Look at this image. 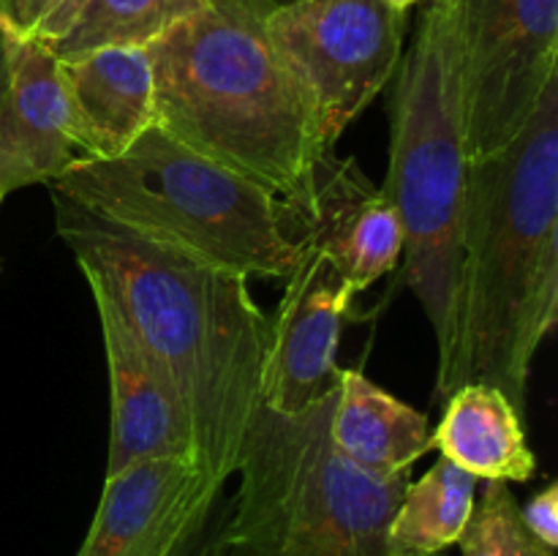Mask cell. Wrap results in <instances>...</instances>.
I'll return each instance as SVG.
<instances>
[{
    "instance_id": "6da1fadb",
    "label": "cell",
    "mask_w": 558,
    "mask_h": 556,
    "mask_svg": "<svg viewBox=\"0 0 558 556\" xmlns=\"http://www.w3.org/2000/svg\"><path fill=\"white\" fill-rule=\"evenodd\" d=\"M54 229L178 392L194 461L227 485L262 412L270 319L240 273L153 243L54 194Z\"/></svg>"
},
{
    "instance_id": "7a4b0ae2",
    "label": "cell",
    "mask_w": 558,
    "mask_h": 556,
    "mask_svg": "<svg viewBox=\"0 0 558 556\" xmlns=\"http://www.w3.org/2000/svg\"><path fill=\"white\" fill-rule=\"evenodd\" d=\"M556 322L558 76L526 129L469 167L456 343L436 374V401L480 382L526 418L532 363Z\"/></svg>"
},
{
    "instance_id": "3957f363",
    "label": "cell",
    "mask_w": 558,
    "mask_h": 556,
    "mask_svg": "<svg viewBox=\"0 0 558 556\" xmlns=\"http://www.w3.org/2000/svg\"><path fill=\"white\" fill-rule=\"evenodd\" d=\"M256 0H207L147 47L156 125L281 200L308 191L325 153L314 114Z\"/></svg>"
},
{
    "instance_id": "277c9868",
    "label": "cell",
    "mask_w": 558,
    "mask_h": 556,
    "mask_svg": "<svg viewBox=\"0 0 558 556\" xmlns=\"http://www.w3.org/2000/svg\"><path fill=\"white\" fill-rule=\"evenodd\" d=\"M49 191L245 278H289L308 249L292 202L191 150L156 123L123 156L76 158Z\"/></svg>"
},
{
    "instance_id": "5b68a950",
    "label": "cell",
    "mask_w": 558,
    "mask_h": 556,
    "mask_svg": "<svg viewBox=\"0 0 558 556\" xmlns=\"http://www.w3.org/2000/svg\"><path fill=\"white\" fill-rule=\"evenodd\" d=\"M390 169L381 194L403 227V283L436 338L439 368L456 343L463 210L472 158L461 85L458 0H428L392 76Z\"/></svg>"
},
{
    "instance_id": "8992f818",
    "label": "cell",
    "mask_w": 558,
    "mask_h": 556,
    "mask_svg": "<svg viewBox=\"0 0 558 556\" xmlns=\"http://www.w3.org/2000/svg\"><path fill=\"white\" fill-rule=\"evenodd\" d=\"M332 401L303 418L262 407L213 556H396L387 532L412 480L343 458L330 439Z\"/></svg>"
},
{
    "instance_id": "52a82bcc",
    "label": "cell",
    "mask_w": 558,
    "mask_h": 556,
    "mask_svg": "<svg viewBox=\"0 0 558 556\" xmlns=\"http://www.w3.org/2000/svg\"><path fill=\"white\" fill-rule=\"evenodd\" d=\"M267 33L314 114L325 150L396 76L407 14L387 0H298L267 16Z\"/></svg>"
},
{
    "instance_id": "ba28073f",
    "label": "cell",
    "mask_w": 558,
    "mask_h": 556,
    "mask_svg": "<svg viewBox=\"0 0 558 556\" xmlns=\"http://www.w3.org/2000/svg\"><path fill=\"white\" fill-rule=\"evenodd\" d=\"M472 161L501 153L558 76V0H458Z\"/></svg>"
},
{
    "instance_id": "9c48e42d",
    "label": "cell",
    "mask_w": 558,
    "mask_h": 556,
    "mask_svg": "<svg viewBox=\"0 0 558 556\" xmlns=\"http://www.w3.org/2000/svg\"><path fill=\"white\" fill-rule=\"evenodd\" d=\"M354 289L338 267L308 245L287 278L270 319L262 403L283 418H303L336 398L343 368L338 365L341 330Z\"/></svg>"
},
{
    "instance_id": "30bf717a",
    "label": "cell",
    "mask_w": 558,
    "mask_h": 556,
    "mask_svg": "<svg viewBox=\"0 0 558 556\" xmlns=\"http://www.w3.org/2000/svg\"><path fill=\"white\" fill-rule=\"evenodd\" d=\"M221 501V485L189 458L136 463L104 478L76 556H180Z\"/></svg>"
},
{
    "instance_id": "8fae6325",
    "label": "cell",
    "mask_w": 558,
    "mask_h": 556,
    "mask_svg": "<svg viewBox=\"0 0 558 556\" xmlns=\"http://www.w3.org/2000/svg\"><path fill=\"white\" fill-rule=\"evenodd\" d=\"M292 207L305 243L319 249L338 267L354 294L385 278L401 262V218L352 156L325 153L316 161L308 191Z\"/></svg>"
},
{
    "instance_id": "7c38bea8",
    "label": "cell",
    "mask_w": 558,
    "mask_h": 556,
    "mask_svg": "<svg viewBox=\"0 0 558 556\" xmlns=\"http://www.w3.org/2000/svg\"><path fill=\"white\" fill-rule=\"evenodd\" d=\"M90 292L101 325L109 398H112L109 458L104 478H114L136 463L163 461V458L194 461L189 418L167 374L136 341L107 294L98 289Z\"/></svg>"
},
{
    "instance_id": "4fadbf2b",
    "label": "cell",
    "mask_w": 558,
    "mask_h": 556,
    "mask_svg": "<svg viewBox=\"0 0 558 556\" xmlns=\"http://www.w3.org/2000/svg\"><path fill=\"white\" fill-rule=\"evenodd\" d=\"M3 33V31H0ZM5 85L0 93V189L3 194L52 183L80 150L71 136L60 60L33 38L3 33Z\"/></svg>"
},
{
    "instance_id": "5bb4252c",
    "label": "cell",
    "mask_w": 558,
    "mask_h": 556,
    "mask_svg": "<svg viewBox=\"0 0 558 556\" xmlns=\"http://www.w3.org/2000/svg\"><path fill=\"white\" fill-rule=\"evenodd\" d=\"M80 158H118L156 123L147 49H101L60 63Z\"/></svg>"
},
{
    "instance_id": "9a60e30c",
    "label": "cell",
    "mask_w": 558,
    "mask_h": 556,
    "mask_svg": "<svg viewBox=\"0 0 558 556\" xmlns=\"http://www.w3.org/2000/svg\"><path fill=\"white\" fill-rule=\"evenodd\" d=\"M330 439L343 458L376 478L412 474V467L434 450L428 414L390 396L360 368H343L330 409Z\"/></svg>"
},
{
    "instance_id": "2e32d148",
    "label": "cell",
    "mask_w": 558,
    "mask_h": 556,
    "mask_svg": "<svg viewBox=\"0 0 558 556\" xmlns=\"http://www.w3.org/2000/svg\"><path fill=\"white\" fill-rule=\"evenodd\" d=\"M434 447L485 483H529L537 472L523 414L499 387L480 382L461 385L447 396L441 423L434 428Z\"/></svg>"
},
{
    "instance_id": "e0dca14e",
    "label": "cell",
    "mask_w": 558,
    "mask_h": 556,
    "mask_svg": "<svg viewBox=\"0 0 558 556\" xmlns=\"http://www.w3.org/2000/svg\"><path fill=\"white\" fill-rule=\"evenodd\" d=\"M207 0H69L33 41L60 63L101 49H147Z\"/></svg>"
},
{
    "instance_id": "ac0fdd59",
    "label": "cell",
    "mask_w": 558,
    "mask_h": 556,
    "mask_svg": "<svg viewBox=\"0 0 558 556\" xmlns=\"http://www.w3.org/2000/svg\"><path fill=\"white\" fill-rule=\"evenodd\" d=\"M477 501V478L445 456L409 483L390 521L387 543L396 556H439L458 545Z\"/></svg>"
},
{
    "instance_id": "d6986e66",
    "label": "cell",
    "mask_w": 558,
    "mask_h": 556,
    "mask_svg": "<svg viewBox=\"0 0 558 556\" xmlns=\"http://www.w3.org/2000/svg\"><path fill=\"white\" fill-rule=\"evenodd\" d=\"M458 545L461 556H556L529 532L510 483L501 480L485 483Z\"/></svg>"
},
{
    "instance_id": "ffe728a7",
    "label": "cell",
    "mask_w": 558,
    "mask_h": 556,
    "mask_svg": "<svg viewBox=\"0 0 558 556\" xmlns=\"http://www.w3.org/2000/svg\"><path fill=\"white\" fill-rule=\"evenodd\" d=\"M69 0H0V31L14 38H33Z\"/></svg>"
},
{
    "instance_id": "44dd1931",
    "label": "cell",
    "mask_w": 558,
    "mask_h": 556,
    "mask_svg": "<svg viewBox=\"0 0 558 556\" xmlns=\"http://www.w3.org/2000/svg\"><path fill=\"white\" fill-rule=\"evenodd\" d=\"M521 521L526 523L529 532L548 545L550 551H558V485L548 483L543 491L532 496L521 507Z\"/></svg>"
},
{
    "instance_id": "7402d4cb",
    "label": "cell",
    "mask_w": 558,
    "mask_h": 556,
    "mask_svg": "<svg viewBox=\"0 0 558 556\" xmlns=\"http://www.w3.org/2000/svg\"><path fill=\"white\" fill-rule=\"evenodd\" d=\"M223 499H227V496H223ZM221 510H223V501L218 505V510L213 512L210 521L194 534V540L185 545L180 556H213V551H216V529H218V521H221Z\"/></svg>"
},
{
    "instance_id": "603a6c76",
    "label": "cell",
    "mask_w": 558,
    "mask_h": 556,
    "mask_svg": "<svg viewBox=\"0 0 558 556\" xmlns=\"http://www.w3.org/2000/svg\"><path fill=\"white\" fill-rule=\"evenodd\" d=\"M256 3L262 5V9H267L272 14V11H278V9H287V5H292V3H298V0H256Z\"/></svg>"
},
{
    "instance_id": "cb8c5ba5",
    "label": "cell",
    "mask_w": 558,
    "mask_h": 556,
    "mask_svg": "<svg viewBox=\"0 0 558 556\" xmlns=\"http://www.w3.org/2000/svg\"><path fill=\"white\" fill-rule=\"evenodd\" d=\"M387 3L392 5V9L403 11V14H409V9H414L417 3H423V0H387Z\"/></svg>"
},
{
    "instance_id": "d4e9b609",
    "label": "cell",
    "mask_w": 558,
    "mask_h": 556,
    "mask_svg": "<svg viewBox=\"0 0 558 556\" xmlns=\"http://www.w3.org/2000/svg\"><path fill=\"white\" fill-rule=\"evenodd\" d=\"M5 85V49H3V33H0V93Z\"/></svg>"
},
{
    "instance_id": "484cf974",
    "label": "cell",
    "mask_w": 558,
    "mask_h": 556,
    "mask_svg": "<svg viewBox=\"0 0 558 556\" xmlns=\"http://www.w3.org/2000/svg\"><path fill=\"white\" fill-rule=\"evenodd\" d=\"M3 196H5V194H3V189H0V202H3Z\"/></svg>"
}]
</instances>
